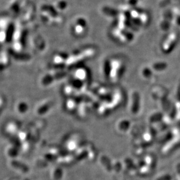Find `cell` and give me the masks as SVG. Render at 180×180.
Instances as JSON below:
<instances>
[{"label":"cell","instance_id":"1","mask_svg":"<svg viewBox=\"0 0 180 180\" xmlns=\"http://www.w3.org/2000/svg\"><path fill=\"white\" fill-rule=\"evenodd\" d=\"M87 23L83 18H78L73 22L72 31L73 34L76 36H81L85 33Z\"/></svg>","mask_w":180,"mask_h":180},{"label":"cell","instance_id":"2","mask_svg":"<svg viewBox=\"0 0 180 180\" xmlns=\"http://www.w3.org/2000/svg\"><path fill=\"white\" fill-rule=\"evenodd\" d=\"M138 0H129V3L131 5H135L137 3Z\"/></svg>","mask_w":180,"mask_h":180}]
</instances>
